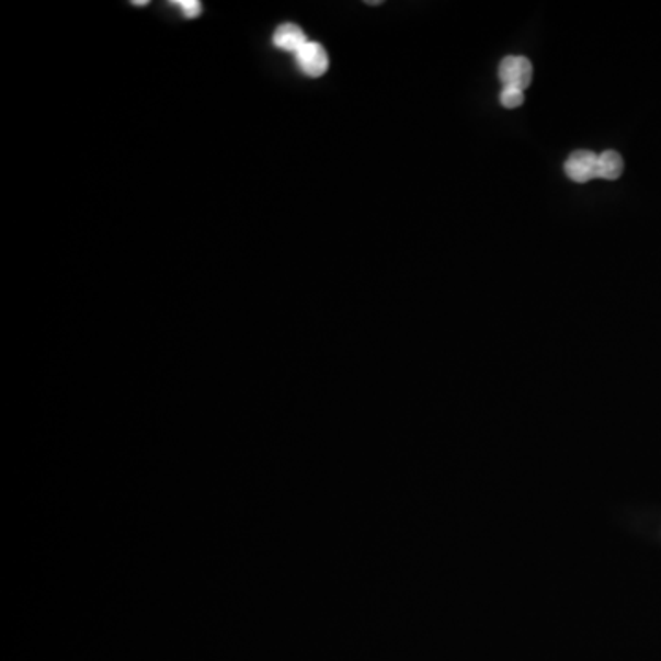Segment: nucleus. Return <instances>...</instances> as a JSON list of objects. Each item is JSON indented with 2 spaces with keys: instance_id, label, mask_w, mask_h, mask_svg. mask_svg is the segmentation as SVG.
Here are the masks:
<instances>
[{
  "instance_id": "obj_1",
  "label": "nucleus",
  "mask_w": 661,
  "mask_h": 661,
  "mask_svg": "<svg viewBox=\"0 0 661 661\" xmlns=\"http://www.w3.org/2000/svg\"><path fill=\"white\" fill-rule=\"evenodd\" d=\"M498 76L503 83V89L511 87V89L526 91L533 78L532 61L524 56H508L500 62Z\"/></svg>"
},
{
  "instance_id": "obj_2",
  "label": "nucleus",
  "mask_w": 661,
  "mask_h": 661,
  "mask_svg": "<svg viewBox=\"0 0 661 661\" xmlns=\"http://www.w3.org/2000/svg\"><path fill=\"white\" fill-rule=\"evenodd\" d=\"M296 62L300 67L301 72L309 78H320L328 72L329 57L328 52L320 43L309 41L298 54H296Z\"/></svg>"
},
{
  "instance_id": "obj_3",
  "label": "nucleus",
  "mask_w": 661,
  "mask_h": 661,
  "mask_svg": "<svg viewBox=\"0 0 661 661\" xmlns=\"http://www.w3.org/2000/svg\"><path fill=\"white\" fill-rule=\"evenodd\" d=\"M597 162H600V157L592 151H575L566 160V175L577 184L590 182L597 176Z\"/></svg>"
},
{
  "instance_id": "obj_4",
  "label": "nucleus",
  "mask_w": 661,
  "mask_h": 661,
  "mask_svg": "<svg viewBox=\"0 0 661 661\" xmlns=\"http://www.w3.org/2000/svg\"><path fill=\"white\" fill-rule=\"evenodd\" d=\"M272 41H274V46H276V48H280L282 52H290L294 56L309 43L306 34H304V30L293 23L282 24V26L274 32Z\"/></svg>"
},
{
  "instance_id": "obj_5",
  "label": "nucleus",
  "mask_w": 661,
  "mask_h": 661,
  "mask_svg": "<svg viewBox=\"0 0 661 661\" xmlns=\"http://www.w3.org/2000/svg\"><path fill=\"white\" fill-rule=\"evenodd\" d=\"M625 164H623L622 155L616 151H605L600 155L597 162V176L606 179V181H616L622 176Z\"/></svg>"
},
{
  "instance_id": "obj_6",
  "label": "nucleus",
  "mask_w": 661,
  "mask_h": 661,
  "mask_svg": "<svg viewBox=\"0 0 661 661\" xmlns=\"http://www.w3.org/2000/svg\"><path fill=\"white\" fill-rule=\"evenodd\" d=\"M500 102H502V105L505 109L521 107L522 103H524V91L505 87L502 94H500Z\"/></svg>"
},
{
  "instance_id": "obj_7",
  "label": "nucleus",
  "mask_w": 661,
  "mask_h": 661,
  "mask_svg": "<svg viewBox=\"0 0 661 661\" xmlns=\"http://www.w3.org/2000/svg\"><path fill=\"white\" fill-rule=\"evenodd\" d=\"M175 7L181 8V12L186 15L187 19H195L203 13V4L198 0H176L173 2Z\"/></svg>"
},
{
  "instance_id": "obj_8",
  "label": "nucleus",
  "mask_w": 661,
  "mask_h": 661,
  "mask_svg": "<svg viewBox=\"0 0 661 661\" xmlns=\"http://www.w3.org/2000/svg\"><path fill=\"white\" fill-rule=\"evenodd\" d=\"M147 4H149L147 0H136V2H133V7L136 8L147 7Z\"/></svg>"
}]
</instances>
